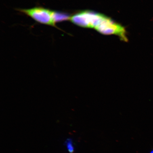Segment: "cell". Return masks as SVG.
<instances>
[{
    "label": "cell",
    "instance_id": "1",
    "mask_svg": "<svg viewBox=\"0 0 153 153\" xmlns=\"http://www.w3.org/2000/svg\"><path fill=\"white\" fill-rule=\"evenodd\" d=\"M94 29L101 34L105 35H116L119 36L122 41H128L125 28L104 15Z\"/></svg>",
    "mask_w": 153,
    "mask_h": 153
},
{
    "label": "cell",
    "instance_id": "2",
    "mask_svg": "<svg viewBox=\"0 0 153 153\" xmlns=\"http://www.w3.org/2000/svg\"><path fill=\"white\" fill-rule=\"evenodd\" d=\"M17 10L30 17L39 23L59 29L54 21V11L41 7H36L28 9H19Z\"/></svg>",
    "mask_w": 153,
    "mask_h": 153
},
{
    "label": "cell",
    "instance_id": "3",
    "mask_svg": "<svg viewBox=\"0 0 153 153\" xmlns=\"http://www.w3.org/2000/svg\"><path fill=\"white\" fill-rule=\"evenodd\" d=\"M102 14L91 10H82L71 16L69 20L76 26L94 28Z\"/></svg>",
    "mask_w": 153,
    "mask_h": 153
},
{
    "label": "cell",
    "instance_id": "4",
    "mask_svg": "<svg viewBox=\"0 0 153 153\" xmlns=\"http://www.w3.org/2000/svg\"><path fill=\"white\" fill-rule=\"evenodd\" d=\"M70 16L66 13L60 11H55L54 13V19L55 23L70 20Z\"/></svg>",
    "mask_w": 153,
    "mask_h": 153
},
{
    "label": "cell",
    "instance_id": "5",
    "mask_svg": "<svg viewBox=\"0 0 153 153\" xmlns=\"http://www.w3.org/2000/svg\"><path fill=\"white\" fill-rule=\"evenodd\" d=\"M65 143L68 152L70 153H74V147L72 139L71 138L67 139Z\"/></svg>",
    "mask_w": 153,
    "mask_h": 153
},
{
    "label": "cell",
    "instance_id": "6",
    "mask_svg": "<svg viewBox=\"0 0 153 153\" xmlns=\"http://www.w3.org/2000/svg\"><path fill=\"white\" fill-rule=\"evenodd\" d=\"M150 153H153V150H152V151H151Z\"/></svg>",
    "mask_w": 153,
    "mask_h": 153
}]
</instances>
